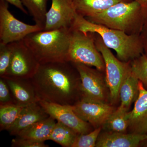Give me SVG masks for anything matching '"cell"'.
<instances>
[{
    "label": "cell",
    "instance_id": "2e32d148",
    "mask_svg": "<svg viewBox=\"0 0 147 147\" xmlns=\"http://www.w3.org/2000/svg\"><path fill=\"white\" fill-rule=\"evenodd\" d=\"M49 117L39 102L32 103L24 107L16 122L7 131L16 136L25 129Z\"/></svg>",
    "mask_w": 147,
    "mask_h": 147
},
{
    "label": "cell",
    "instance_id": "5b68a950",
    "mask_svg": "<svg viewBox=\"0 0 147 147\" xmlns=\"http://www.w3.org/2000/svg\"><path fill=\"white\" fill-rule=\"evenodd\" d=\"M93 34L96 46L105 63V80L110 92V99L112 103H115L119 98L120 89L123 82L131 72L130 62L122 61L116 57L100 37Z\"/></svg>",
    "mask_w": 147,
    "mask_h": 147
},
{
    "label": "cell",
    "instance_id": "4316f807",
    "mask_svg": "<svg viewBox=\"0 0 147 147\" xmlns=\"http://www.w3.org/2000/svg\"><path fill=\"white\" fill-rule=\"evenodd\" d=\"M11 146L13 147H48L44 142L35 141L16 137L11 141Z\"/></svg>",
    "mask_w": 147,
    "mask_h": 147
},
{
    "label": "cell",
    "instance_id": "5bb4252c",
    "mask_svg": "<svg viewBox=\"0 0 147 147\" xmlns=\"http://www.w3.org/2000/svg\"><path fill=\"white\" fill-rule=\"evenodd\" d=\"M12 96L14 104L26 107L38 102L39 98L30 79L3 77Z\"/></svg>",
    "mask_w": 147,
    "mask_h": 147
},
{
    "label": "cell",
    "instance_id": "8992f818",
    "mask_svg": "<svg viewBox=\"0 0 147 147\" xmlns=\"http://www.w3.org/2000/svg\"><path fill=\"white\" fill-rule=\"evenodd\" d=\"M67 61L94 67L101 72L105 71L104 60L96 46L93 33L85 34L72 28Z\"/></svg>",
    "mask_w": 147,
    "mask_h": 147
},
{
    "label": "cell",
    "instance_id": "d6986e66",
    "mask_svg": "<svg viewBox=\"0 0 147 147\" xmlns=\"http://www.w3.org/2000/svg\"><path fill=\"white\" fill-rule=\"evenodd\" d=\"M77 13L85 18L100 13L115 4L132 0H72Z\"/></svg>",
    "mask_w": 147,
    "mask_h": 147
},
{
    "label": "cell",
    "instance_id": "ac0fdd59",
    "mask_svg": "<svg viewBox=\"0 0 147 147\" xmlns=\"http://www.w3.org/2000/svg\"><path fill=\"white\" fill-rule=\"evenodd\" d=\"M56 121L50 116L22 130L16 137L45 142L48 140L57 123Z\"/></svg>",
    "mask_w": 147,
    "mask_h": 147
},
{
    "label": "cell",
    "instance_id": "3957f363",
    "mask_svg": "<svg viewBox=\"0 0 147 147\" xmlns=\"http://www.w3.org/2000/svg\"><path fill=\"white\" fill-rule=\"evenodd\" d=\"M72 28H63L32 33L23 40L40 64L67 61Z\"/></svg>",
    "mask_w": 147,
    "mask_h": 147
},
{
    "label": "cell",
    "instance_id": "52a82bcc",
    "mask_svg": "<svg viewBox=\"0 0 147 147\" xmlns=\"http://www.w3.org/2000/svg\"><path fill=\"white\" fill-rule=\"evenodd\" d=\"M40 30L42 29L36 24L29 25L16 19L9 9L8 3L0 1V43L23 40L30 34Z\"/></svg>",
    "mask_w": 147,
    "mask_h": 147
},
{
    "label": "cell",
    "instance_id": "603a6c76",
    "mask_svg": "<svg viewBox=\"0 0 147 147\" xmlns=\"http://www.w3.org/2000/svg\"><path fill=\"white\" fill-rule=\"evenodd\" d=\"M24 107L16 104L0 105V129L7 130L16 122Z\"/></svg>",
    "mask_w": 147,
    "mask_h": 147
},
{
    "label": "cell",
    "instance_id": "ba28073f",
    "mask_svg": "<svg viewBox=\"0 0 147 147\" xmlns=\"http://www.w3.org/2000/svg\"><path fill=\"white\" fill-rule=\"evenodd\" d=\"M10 64L3 77L30 79L34 76L40 63L24 40L12 42Z\"/></svg>",
    "mask_w": 147,
    "mask_h": 147
},
{
    "label": "cell",
    "instance_id": "6da1fadb",
    "mask_svg": "<svg viewBox=\"0 0 147 147\" xmlns=\"http://www.w3.org/2000/svg\"><path fill=\"white\" fill-rule=\"evenodd\" d=\"M30 80L39 100L73 105L83 97L80 75L70 61L40 64Z\"/></svg>",
    "mask_w": 147,
    "mask_h": 147
},
{
    "label": "cell",
    "instance_id": "277c9868",
    "mask_svg": "<svg viewBox=\"0 0 147 147\" xmlns=\"http://www.w3.org/2000/svg\"><path fill=\"white\" fill-rule=\"evenodd\" d=\"M144 7L134 1L120 2L94 16L86 18L92 23L130 35H140Z\"/></svg>",
    "mask_w": 147,
    "mask_h": 147
},
{
    "label": "cell",
    "instance_id": "f1b7e54d",
    "mask_svg": "<svg viewBox=\"0 0 147 147\" xmlns=\"http://www.w3.org/2000/svg\"><path fill=\"white\" fill-rule=\"evenodd\" d=\"M140 36L144 48V53L147 57V6L144 7V21Z\"/></svg>",
    "mask_w": 147,
    "mask_h": 147
},
{
    "label": "cell",
    "instance_id": "f546056e",
    "mask_svg": "<svg viewBox=\"0 0 147 147\" xmlns=\"http://www.w3.org/2000/svg\"><path fill=\"white\" fill-rule=\"evenodd\" d=\"M4 1L16 7L26 14H28V11L24 8V5L21 2V0H4Z\"/></svg>",
    "mask_w": 147,
    "mask_h": 147
},
{
    "label": "cell",
    "instance_id": "e0dca14e",
    "mask_svg": "<svg viewBox=\"0 0 147 147\" xmlns=\"http://www.w3.org/2000/svg\"><path fill=\"white\" fill-rule=\"evenodd\" d=\"M139 79L132 71L124 80L119 91L121 104L117 110L128 112L132 102L137 100L139 94Z\"/></svg>",
    "mask_w": 147,
    "mask_h": 147
},
{
    "label": "cell",
    "instance_id": "4fadbf2b",
    "mask_svg": "<svg viewBox=\"0 0 147 147\" xmlns=\"http://www.w3.org/2000/svg\"><path fill=\"white\" fill-rule=\"evenodd\" d=\"M139 94L134 102L133 110L129 112L128 129L130 133L146 134L147 90L139 81Z\"/></svg>",
    "mask_w": 147,
    "mask_h": 147
},
{
    "label": "cell",
    "instance_id": "30bf717a",
    "mask_svg": "<svg viewBox=\"0 0 147 147\" xmlns=\"http://www.w3.org/2000/svg\"><path fill=\"white\" fill-rule=\"evenodd\" d=\"M74 112L80 118L89 123L95 129L102 127L116 110L107 102L83 97L72 105Z\"/></svg>",
    "mask_w": 147,
    "mask_h": 147
},
{
    "label": "cell",
    "instance_id": "7c38bea8",
    "mask_svg": "<svg viewBox=\"0 0 147 147\" xmlns=\"http://www.w3.org/2000/svg\"><path fill=\"white\" fill-rule=\"evenodd\" d=\"M76 13L72 0H52V5L47 11L45 26L42 30L71 28Z\"/></svg>",
    "mask_w": 147,
    "mask_h": 147
},
{
    "label": "cell",
    "instance_id": "d6a6232c",
    "mask_svg": "<svg viewBox=\"0 0 147 147\" xmlns=\"http://www.w3.org/2000/svg\"><path fill=\"white\" fill-rule=\"evenodd\" d=\"M146 134H147V132H146Z\"/></svg>",
    "mask_w": 147,
    "mask_h": 147
},
{
    "label": "cell",
    "instance_id": "44dd1931",
    "mask_svg": "<svg viewBox=\"0 0 147 147\" xmlns=\"http://www.w3.org/2000/svg\"><path fill=\"white\" fill-rule=\"evenodd\" d=\"M48 0H21V2L32 16L36 24L41 27H45L47 11Z\"/></svg>",
    "mask_w": 147,
    "mask_h": 147
},
{
    "label": "cell",
    "instance_id": "9a60e30c",
    "mask_svg": "<svg viewBox=\"0 0 147 147\" xmlns=\"http://www.w3.org/2000/svg\"><path fill=\"white\" fill-rule=\"evenodd\" d=\"M147 139V134L106 131L99 134L96 147H137Z\"/></svg>",
    "mask_w": 147,
    "mask_h": 147
},
{
    "label": "cell",
    "instance_id": "7402d4cb",
    "mask_svg": "<svg viewBox=\"0 0 147 147\" xmlns=\"http://www.w3.org/2000/svg\"><path fill=\"white\" fill-rule=\"evenodd\" d=\"M129 112L116 110L110 116L102 127L108 131L126 133L129 127Z\"/></svg>",
    "mask_w": 147,
    "mask_h": 147
},
{
    "label": "cell",
    "instance_id": "4dcf8cb0",
    "mask_svg": "<svg viewBox=\"0 0 147 147\" xmlns=\"http://www.w3.org/2000/svg\"><path fill=\"white\" fill-rule=\"evenodd\" d=\"M135 1L140 4L143 7H145L147 6V0H132Z\"/></svg>",
    "mask_w": 147,
    "mask_h": 147
},
{
    "label": "cell",
    "instance_id": "cb8c5ba5",
    "mask_svg": "<svg viewBox=\"0 0 147 147\" xmlns=\"http://www.w3.org/2000/svg\"><path fill=\"white\" fill-rule=\"evenodd\" d=\"M132 72L147 90V57L144 53L130 62Z\"/></svg>",
    "mask_w": 147,
    "mask_h": 147
},
{
    "label": "cell",
    "instance_id": "9c48e42d",
    "mask_svg": "<svg viewBox=\"0 0 147 147\" xmlns=\"http://www.w3.org/2000/svg\"><path fill=\"white\" fill-rule=\"evenodd\" d=\"M73 63L80 75L83 97L108 102L110 92L101 71L83 64Z\"/></svg>",
    "mask_w": 147,
    "mask_h": 147
},
{
    "label": "cell",
    "instance_id": "484cf974",
    "mask_svg": "<svg viewBox=\"0 0 147 147\" xmlns=\"http://www.w3.org/2000/svg\"><path fill=\"white\" fill-rule=\"evenodd\" d=\"M12 54V44L0 43V77L4 76L8 69Z\"/></svg>",
    "mask_w": 147,
    "mask_h": 147
},
{
    "label": "cell",
    "instance_id": "7a4b0ae2",
    "mask_svg": "<svg viewBox=\"0 0 147 147\" xmlns=\"http://www.w3.org/2000/svg\"><path fill=\"white\" fill-rule=\"evenodd\" d=\"M72 28L86 34L95 33L99 36L108 48L114 50L118 59L129 62L144 53L140 35H130L122 31L107 28L92 23L76 13Z\"/></svg>",
    "mask_w": 147,
    "mask_h": 147
},
{
    "label": "cell",
    "instance_id": "8fae6325",
    "mask_svg": "<svg viewBox=\"0 0 147 147\" xmlns=\"http://www.w3.org/2000/svg\"><path fill=\"white\" fill-rule=\"evenodd\" d=\"M38 102L49 116L71 128L79 135L92 131V126L76 115L72 105H61L42 100H39Z\"/></svg>",
    "mask_w": 147,
    "mask_h": 147
},
{
    "label": "cell",
    "instance_id": "83f0119b",
    "mask_svg": "<svg viewBox=\"0 0 147 147\" xmlns=\"http://www.w3.org/2000/svg\"><path fill=\"white\" fill-rule=\"evenodd\" d=\"M13 98L9 87L3 78L0 79V105L12 104Z\"/></svg>",
    "mask_w": 147,
    "mask_h": 147
},
{
    "label": "cell",
    "instance_id": "ffe728a7",
    "mask_svg": "<svg viewBox=\"0 0 147 147\" xmlns=\"http://www.w3.org/2000/svg\"><path fill=\"white\" fill-rule=\"evenodd\" d=\"M79 135L61 123H56L48 140H52L64 147H71Z\"/></svg>",
    "mask_w": 147,
    "mask_h": 147
},
{
    "label": "cell",
    "instance_id": "d4e9b609",
    "mask_svg": "<svg viewBox=\"0 0 147 147\" xmlns=\"http://www.w3.org/2000/svg\"><path fill=\"white\" fill-rule=\"evenodd\" d=\"M101 130V127H98L87 134L78 135L71 147H96Z\"/></svg>",
    "mask_w": 147,
    "mask_h": 147
},
{
    "label": "cell",
    "instance_id": "1f68e13d",
    "mask_svg": "<svg viewBox=\"0 0 147 147\" xmlns=\"http://www.w3.org/2000/svg\"><path fill=\"white\" fill-rule=\"evenodd\" d=\"M139 146L147 147V139L143 141L140 144Z\"/></svg>",
    "mask_w": 147,
    "mask_h": 147
}]
</instances>
